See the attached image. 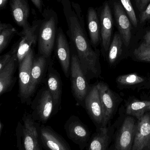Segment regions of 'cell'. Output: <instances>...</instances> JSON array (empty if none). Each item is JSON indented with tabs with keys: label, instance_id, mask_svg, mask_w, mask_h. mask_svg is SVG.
Listing matches in <instances>:
<instances>
[{
	"label": "cell",
	"instance_id": "6da1fadb",
	"mask_svg": "<svg viewBox=\"0 0 150 150\" xmlns=\"http://www.w3.org/2000/svg\"><path fill=\"white\" fill-rule=\"evenodd\" d=\"M67 21V32L87 79L97 77L100 73L99 54L93 50L86 35L84 22L80 21L70 0H62Z\"/></svg>",
	"mask_w": 150,
	"mask_h": 150
},
{
	"label": "cell",
	"instance_id": "7a4b0ae2",
	"mask_svg": "<svg viewBox=\"0 0 150 150\" xmlns=\"http://www.w3.org/2000/svg\"><path fill=\"white\" fill-rule=\"evenodd\" d=\"M42 15L38 33V54L50 59L56 40L58 16L55 11L48 8L44 9Z\"/></svg>",
	"mask_w": 150,
	"mask_h": 150
},
{
	"label": "cell",
	"instance_id": "3957f363",
	"mask_svg": "<svg viewBox=\"0 0 150 150\" xmlns=\"http://www.w3.org/2000/svg\"><path fill=\"white\" fill-rule=\"evenodd\" d=\"M23 123L18 122L16 129L18 150H43L40 138L41 123L34 120L31 114L25 112Z\"/></svg>",
	"mask_w": 150,
	"mask_h": 150
},
{
	"label": "cell",
	"instance_id": "277c9868",
	"mask_svg": "<svg viewBox=\"0 0 150 150\" xmlns=\"http://www.w3.org/2000/svg\"><path fill=\"white\" fill-rule=\"evenodd\" d=\"M70 76L71 91L77 105L84 107L85 98L91 88L75 51L71 54Z\"/></svg>",
	"mask_w": 150,
	"mask_h": 150
},
{
	"label": "cell",
	"instance_id": "5b68a950",
	"mask_svg": "<svg viewBox=\"0 0 150 150\" xmlns=\"http://www.w3.org/2000/svg\"><path fill=\"white\" fill-rule=\"evenodd\" d=\"M31 105L33 118L41 124H46L55 115L53 98L47 87L41 88L37 93Z\"/></svg>",
	"mask_w": 150,
	"mask_h": 150
},
{
	"label": "cell",
	"instance_id": "8992f818",
	"mask_svg": "<svg viewBox=\"0 0 150 150\" xmlns=\"http://www.w3.org/2000/svg\"><path fill=\"white\" fill-rule=\"evenodd\" d=\"M34 59V51L31 48L23 60L18 63L19 93L21 103L31 105V98L30 96L31 82V71Z\"/></svg>",
	"mask_w": 150,
	"mask_h": 150
},
{
	"label": "cell",
	"instance_id": "52a82bcc",
	"mask_svg": "<svg viewBox=\"0 0 150 150\" xmlns=\"http://www.w3.org/2000/svg\"><path fill=\"white\" fill-rule=\"evenodd\" d=\"M64 128L68 138L78 145L80 150L87 147L91 139L90 133L79 117L75 115L70 116L65 122Z\"/></svg>",
	"mask_w": 150,
	"mask_h": 150
},
{
	"label": "cell",
	"instance_id": "ba28073f",
	"mask_svg": "<svg viewBox=\"0 0 150 150\" xmlns=\"http://www.w3.org/2000/svg\"><path fill=\"white\" fill-rule=\"evenodd\" d=\"M41 19L34 20L32 24L23 28L17 33L20 36L19 41L15 45L16 48V56L18 63L21 62L31 48L38 42V33Z\"/></svg>",
	"mask_w": 150,
	"mask_h": 150
},
{
	"label": "cell",
	"instance_id": "9c48e42d",
	"mask_svg": "<svg viewBox=\"0 0 150 150\" xmlns=\"http://www.w3.org/2000/svg\"><path fill=\"white\" fill-rule=\"evenodd\" d=\"M40 138L45 150H71L68 143L50 126L41 125Z\"/></svg>",
	"mask_w": 150,
	"mask_h": 150
},
{
	"label": "cell",
	"instance_id": "30bf717a",
	"mask_svg": "<svg viewBox=\"0 0 150 150\" xmlns=\"http://www.w3.org/2000/svg\"><path fill=\"white\" fill-rule=\"evenodd\" d=\"M47 73V87L53 98L55 112L56 114L61 106L62 83L60 76L54 67L53 63L51 60L49 62Z\"/></svg>",
	"mask_w": 150,
	"mask_h": 150
},
{
	"label": "cell",
	"instance_id": "8fae6325",
	"mask_svg": "<svg viewBox=\"0 0 150 150\" xmlns=\"http://www.w3.org/2000/svg\"><path fill=\"white\" fill-rule=\"evenodd\" d=\"M84 108L92 121L96 125H101V127L104 120V115L99 92L97 85L91 88L85 98Z\"/></svg>",
	"mask_w": 150,
	"mask_h": 150
},
{
	"label": "cell",
	"instance_id": "7c38bea8",
	"mask_svg": "<svg viewBox=\"0 0 150 150\" xmlns=\"http://www.w3.org/2000/svg\"><path fill=\"white\" fill-rule=\"evenodd\" d=\"M131 150H150V114L138 119Z\"/></svg>",
	"mask_w": 150,
	"mask_h": 150
},
{
	"label": "cell",
	"instance_id": "4fadbf2b",
	"mask_svg": "<svg viewBox=\"0 0 150 150\" xmlns=\"http://www.w3.org/2000/svg\"><path fill=\"white\" fill-rule=\"evenodd\" d=\"M55 44L57 59L65 76L69 78L71 61L70 50L68 40L61 27H59L57 30Z\"/></svg>",
	"mask_w": 150,
	"mask_h": 150
},
{
	"label": "cell",
	"instance_id": "5bb4252c",
	"mask_svg": "<svg viewBox=\"0 0 150 150\" xmlns=\"http://www.w3.org/2000/svg\"><path fill=\"white\" fill-rule=\"evenodd\" d=\"M136 125L134 118L127 117L122 123L116 139L117 150H131Z\"/></svg>",
	"mask_w": 150,
	"mask_h": 150
},
{
	"label": "cell",
	"instance_id": "9a60e30c",
	"mask_svg": "<svg viewBox=\"0 0 150 150\" xmlns=\"http://www.w3.org/2000/svg\"><path fill=\"white\" fill-rule=\"evenodd\" d=\"M50 60V59L38 54L34 57L31 71V86L29 91L31 98L42 81L46 72H47Z\"/></svg>",
	"mask_w": 150,
	"mask_h": 150
},
{
	"label": "cell",
	"instance_id": "2e32d148",
	"mask_svg": "<svg viewBox=\"0 0 150 150\" xmlns=\"http://www.w3.org/2000/svg\"><path fill=\"white\" fill-rule=\"evenodd\" d=\"M97 86L99 92L104 115L101 127H106L114 111L115 99L112 92L107 85L102 82H100L97 84Z\"/></svg>",
	"mask_w": 150,
	"mask_h": 150
},
{
	"label": "cell",
	"instance_id": "e0dca14e",
	"mask_svg": "<svg viewBox=\"0 0 150 150\" xmlns=\"http://www.w3.org/2000/svg\"><path fill=\"white\" fill-rule=\"evenodd\" d=\"M100 33L102 45L105 52L109 50L111 45L113 28L112 12L108 3H106L102 8L100 16Z\"/></svg>",
	"mask_w": 150,
	"mask_h": 150
},
{
	"label": "cell",
	"instance_id": "ac0fdd59",
	"mask_svg": "<svg viewBox=\"0 0 150 150\" xmlns=\"http://www.w3.org/2000/svg\"><path fill=\"white\" fill-rule=\"evenodd\" d=\"M10 8L15 23L22 29L30 25L28 19L30 15L28 0H10Z\"/></svg>",
	"mask_w": 150,
	"mask_h": 150
},
{
	"label": "cell",
	"instance_id": "d6986e66",
	"mask_svg": "<svg viewBox=\"0 0 150 150\" xmlns=\"http://www.w3.org/2000/svg\"><path fill=\"white\" fill-rule=\"evenodd\" d=\"M18 63L16 52L6 67L0 71V95L10 91L16 83V78H14L17 63Z\"/></svg>",
	"mask_w": 150,
	"mask_h": 150
},
{
	"label": "cell",
	"instance_id": "ffe728a7",
	"mask_svg": "<svg viewBox=\"0 0 150 150\" xmlns=\"http://www.w3.org/2000/svg\"><path fill=\"white\" fill-rule=\"evenodd\" d=\"M114 15L120 34L126 47L130 44L131 38V26L130 21L123 7L119 4H114Z\"/></svg>",
	"mask_w": 150,
	"mask_h": 150
},
{
	"label": "cell",
	"instance_id": "44dd1931",
	"mask_svg": "<svg viewBox=\"0 0 150 150\" xmlns=\"http://www.w3.org/2000/svg\"><path fill=\"white\" fill-rule=\"evenodd\" d=\"M87 21L91 43L97 46L100 40V27L97 11L92 7L88 8Z\"/></svg>",
	"mask_w": 150,
	"mask_h": 150
},
{
	"label": "cell",
	"instance_id": "7402d4cb",
	"mask_svg": "<svg viewBox=\"0 0 150 150\" xmlns=\"http://www.w3.org/2000/svg\"><path fill=\"white\" fill-rule=\"evenodd\" d=\"M108 141V129L106 127L99 128L90 140L86 150H106Z\"/></svg>",
	"mask_w": 150,
	"mask_h": 150
},
{
	"label": "cell",
	"instance_id": "603a6c76",
	"mask_svg": "<svg viewBox=\"0 0 150 150\" xmlns=\"http://www.w3.org/2000/svg\"><path fill=\"white\" fill-rule=\"evenodd\" d=\"M16 29L10 24H0V53H1L8 46L15 34L18 33Z\"/></svg>",
	"mask_w": 150,
	"mask_h": 150
},
{
	"label": "cell",
	"instance_id": "cb8c5ba5",
	"mask_svg": "<svg viewBox=\"0 0 150 150\" xmlns=\"http://www.w3.org/2000/svg\"><path fill=\"white\" fill-rule=\"evenodd\" d=\"M150 111V101L134 100L130 102L127 108V113L139 119Z\"/></svg>",
	"mask_w": 150,
	"mask_h": 150
},
{
	"label": "cell",
	"instance_id": "d4e9b609",
	"mask_svg": "<svg viewBox=\"0 0 150 150\" xmlns=\"http://www.w3.org/2000/svg\"><path fill=\"white\" fill-rule=\"evenodd\" d=\"M123 43L120 34L116 33L108 50V62L111 65L114 64L116 61L121 54Z\"/></svg>",
	"mask_w": 150,
	"mask_h": 150
},
{
	"label": "cell",
	"instance_id": "484cf974",
	"mask_svg": "<svg viewBox=\"0 0 150 150\" xmlns=\"http://www.w3.org/2000/svg\"><path fill=\"white\" fill-rule=\"evenodd\" d=\"M118 83L122 85H133L143 83L144 79L136 74L122 75L117 79Z\"/></svg>",
	"mask_w": 150,
	"mask_h": 150
},
{
	"label": "cell",
	"instance_id": "4316f807",
	"mask_svg": "<svg viewBox=\"0 0 150 150\" xmlns=\"http://www.w3.org/2000/svg\"><path fill=\"white\" fill-rule=\"evenodd\" d=\"M134 55L141 61L150 62V45L144 42L134 51Z\"/></svg>",
	"mask_w": 150,
	"mask_h": 150
},
{
	"label": "cell",
	"instance_id": "83f0119b",
	"mask_svg": "<svg viewBox=\"0 0 150 150\" xmlns=\"http://www.w3.org/2000/svg\"><path fill=\"white\" fill-rule=\"evenodd\" d=\"M124 9L127 12L132 24L136 27L137 25V20L135 12L131 4L130 0H120Z\"/></svg>",
	"mask_w": 150,
	"mask_h": 150
},
{
	"label": "cell",
	"instance_id": "f1b7e54d",
	"mask_svg": "<svg viewBox=\"0 0 150 150\" xmlns=\"http://www.w3.org/2000/svg\"><path fill=\"white\" fill-rule=\"evenodd\" d=\"M16 52V48L15 45L12 47L11 50L7 53L0 57V71L2 70L6 65L10 62L15 53Z\"/></svg>",
	"mask_w": 150,
	"mask_h": 150
},
{
	"label": "cell",
	"instance_id": "f546056e",
	"mask_svg": "<svg viewBox=\"0 0 150 150\" xmlns=\"http://www.w3.org/2000/svg\"><path fill=\"white\" fill-rule=\"evenodd\" d=\"M150 19V3L141 14L140 17L141 23H144Z\"/></svg>",
	"mask_w": 150,
	"mask_h": 150
},
{
	"label": "cell",
	"instance_id": "4dcf8cb0",
	"mask_svg": "<svg viewBox=\"0 0 150 150\" xmlns=\"http://www.w3.org/2000/svg\"><path fill=\"white\" fill-rule=\"evenodd\" d=\"M150 1V0H135L136 6L138 10L143 11L145 10L146 6Z\"/></svg>",
	"mask_w": 150,
	"mask_h": 150
},
{
	"label": "cell",
	"instance_id": "1f68e13d",
	"mask_svg": "<svg viewBox=\"0 0 150 150\" xmlns=\"http://www.w3.org/2000/svg\"><path fill=\"white\" fill-rule=\"evenodd\" d=\"M33 5L38 9V10L42 14L43 8V2L42 0H31Z\"/></svg>",
	"mask_w": 150,
	"mask_h": 150
},
{
	"label": "cell",
	"instance_id": "d6a6232c",
	"mask_svg": "<svg viewBox=\"0 0 150 150\" xmlns=\"http://www.w3.org/2000/svg\"><path fill=\"white\" fill-rule=\"evenodd\" d=\"M8 0H0V9H4L6 8Z\"/></svg>",
	"mask_w": 150,
	"mask_h": 150
},
{
	"label": "cell",
	"instance_id": "836d02e7",
	"mask_svg": "<svg viewBox=\"0 0 150 150\" xmlns=\"http://www.w3.org/2000/svg\"><path fill=\"white\" fill-rule=\"evenodd\" d=\"M144 39L145 43L150 45V31L146 33L144 36Z\"/></svg>",
	"mask_w": 150,
	"mask_h": 150
},
{
	"label": "cell",
	"instance_id": "e575fe53",
	"mask_svg": "<svg viewBox=\"0 0 150 150\" xmlns=\"http://www.w3.org/2000/svg\"><path fill=\"white\" fill-rule=\"evenodd\" d=\"M4 127V125L3 123L1 121H0V136H1V134Z\"/></svg>",
	"mask_w": 150,
	"mask_h": 150
},
{
	"label": "cell",
	"instance_id": "d590c367",
	"mask_svg": "<svg viewBox=\"0 0 150 150\" xmlns=\"http://www.w3.org/2000/svg\"><path fill=\"white\" fill-rule=\"evenodd\" d=\"M61 1H62V0H61Z\"/></svg>",
	"mask_w": 150,
	"mask_h": 150
}]
</instances>
